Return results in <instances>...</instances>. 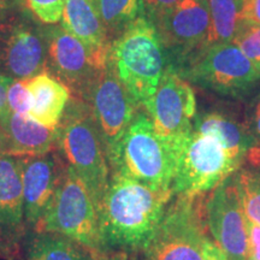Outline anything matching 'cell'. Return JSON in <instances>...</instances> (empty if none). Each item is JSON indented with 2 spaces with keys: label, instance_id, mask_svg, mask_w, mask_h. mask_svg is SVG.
<instances>
[{
  "label": "cell",
  "instance_id": "obj_1",
  "mask_svg": "<svg viewBox=\"0 0 260 260\" xmlns=\"http://www.w3.org/2000/svg\"><path fill=\"white\" fill-rule=\"evenodd\" d=\"M172 189L155 190L138 181L111 174L98 206L103 252H141L160 225Z\"/></svg>",
  "mask_w": 260,
  "mask_h": 260
},
{
  "label": "cell",
  "instance_id": "obj_2",
  "mask_svg": "<svg viewBox=\"0 0 260 260\" xmlns=\"http://www.w3.org/2000/svg\"><path fill=\"white\" fill-rule=\"evenodd\" d=\"M57 149L87 187L98 209L109 186L111 170L90 107L80 98H70L57 125Z\"/></svg>",
  "mask_w": 260,
  "mask_h": 260
},
{
  "label": "cell",
  "instance_id": "obj_3",
  "mask_svg": "<svg viewBox=\"0 0 260 260\" xmlns=\"http://www.w3.org/2000/svg\"><path fill=\"white\" fill-rule=\"evenodd\" d=\"M109 59L119 81L141 107L155 93L167 70L164 45L157 28L142 14L112 41Z\"/></svg>",
  "mask_w": 260,
  "mask_h": 260
},
{
  "label": "cell",
  "instance_id": "obj_4",
  "mask_svg": "<svg viewBox=\"0 0 260 260\" xmlns=\"http://www.w3.org/2000/svg\"><path fill=\"white\" fill-rule=\"evenodd\" d=\"M106 157L111 174L155 190L172 189L175 154L155 134L153 123L144 110H139Z\"/></svg>",
  "mask_w": 260,
  "mask_h": 260
},
{
  "label": "cell",
  "instance_id": "obj_5",
  "mask_svg": "<svg viewBox=\"0 0 260 260\" xmlns=\"http://www.w3.org/2000/svg\"><path fill=\"white\" fill-rule=\"evenodd\" d=\"M241 162L216 138L193 129L175 152L172 191L198 197L216 189L239 170Z\"/></svg>",
  "mask_w": 260,
  "mask_h": 260
},
{
  "label": "cell",
  "instance_id": "obj_6",
  "mask_svg": "<svg viewBox=\"0 0 260 260\" xmlns=\"http://www.w3.org/2000/svg\"><path fill=\"white\" fill-rule=\"evenodd\" d=\"M199 197L177 195L170 203L154 236L141 251V260H204L209 239Z\"/></svg>",
  "mask_w": 260,
  "mask_h": 260
},
{
  "label": "cell",
  "instance_id": "obj_7",
  "mask_svg": "<svg viewBox=\"0 0 260 260\" xmlns=\"http://www.w3.org/2000/svg\"><path fill=\"white\" fill-rule=\"evenodd\" d=\"M40 230L63 234L89 249L103 252L95 204L81 178L68 165Z\"/></svg>",
  "mask_w": 260,
  "mask_h": 260
},
{
  "label": "cell",
  "instance_id": "obj_8",
  "mask_svg": "<svg viewBox=\"0 0 260 260\" xmlns=\"http://www.w3.org/2000/svg\"><path fill=\"white\" fill-rule=\"evenodd\" d=\"M142 107L153 123L155 134L175 154L193 132L197 116V99L189 81L172 67L167 68L155 93Z\"/></svg>",
  "mask_w": 260,
  "mask_h": 260
},
{
  "label": "cell",
  "instance_id": "obj_9",
  "mask_svg": "<svg viewBox=\"0 0 260 260\" xmlns=\"http://www.w3.org/2000/svg\"><path fill=\"white\" fill-rule=\"evenodd\" d=\"M184 79L223 95L239 96L260 80V67L235 44L224 42L201 50Z\"/></svg>",
  "mask_w": 260,
  "mask_h": 260
},
{
  "label": "cell",
  "instance_id": "obj_10",
  "mask_svg": "<svg viewBox=\"0 0 260 260\" xmlns=\"http://www.w3.org/2000/svg\"><path fill=\"white\" fill-rule=\"evenodd\" d=\"M81 99L90 107L107 154L141 106L119 81L110 59L98 71Z\"/></svg>",
  "mask_w": 260,
  "mask_h": 260
},
{
  "label": "cell",
  "instance_id": "obj_11",
  "mask_svg": "<svg viewBox=\"0 0 260 260\" xmlns=\"http://www.w3.org/2000/svg\"><path fill=\"white\" fill-rule=\"evenodd\" d=\"M47 64L74 96L82 98L98 71L106 67L109 56H102L87 47L63 27H45Z\"/></svg>",
  "mask_w": 260,
  "mask_h": 260
},
{
  "label": "cell",
  "instance_id": "obj_12",
  "mask_svg": "<svg viewBox=\"0 0 260 260\" xmlns=\"http://www.w3.org/2000/svg\"><path fill=\"white\" fill-rule=\"evenodd\" d=\"M205 220L214 243L228 260H248L247 218L237 195L234 175L213 189L205 205Z\"/></svg>",
  "mask_w": 260,
  "mask_h": 260
},
{
  "label": "cell",
  "instance_id": "obj_13",
  "mask_svg": "<svg viewBox=\"0 0 260 260\" xmlns=\"http://www.w3.org/2000/svg\"><path fill=\"white\" fill-rule=\"evenodd\" d=\"M22 161L18 155H0V259L4 260H22L27 235Z\"/></svg>",
  "mask_w": 260,
  "mask_h": 260
},
{
  "label": "cell",
  "instance_id": "obj_14",
  "mask_svg": "<svg viewBox=\"0 0 260 260\" xmlns=\"http://www.w3.org/2000/svg\"><path fill=\"white\" fill-rule=\"evenodd\" d=\"M47 65V41L44 28L27 21L0 25V68L15 80H30Z\"/></svg>",
  "mask_w": 260,
  "mask_h": 260
},
{
  "label": "cell",
  "instance_id": "obj_15",
  "mask_svg": "<svg viewBox=\"0 0 260 260\" xmlns=\"http://www.w3.org/2000/svg\"><path fill=\"white\" fill-rule=\"evenodd\" d=\"M67 169L58 149L23 157L22 189L27 233L40 230Z\"/></svg>",
  "mask_w": 260,
  "mask_h": 260
},
{
  "label": "cell",
  "instance_id": "obj_16",
  "mask_svg": "<svg viewBox=\"0 0 260 260\" xmlns=\"http://www.w3.org/2000/svg\"><path fill=\"white\" fill-rule=\"evenodd\" d=\"M162 45L184 53L206 45L210 30L207 0H181L153 22Z\"/></svg>",
  "mask_w": 260,
  "mask_h": 260
},
{
  "label": "cell",
  "instance_id": "obj_17",
  "mask_svg": "<svg viewBox=\"0 0 260 260\" xmlns=\"http://www.w3.org/2000/svg\"><path fill=\"white\" fill-rule=\"evenodd\" d=\"M0 128L8 141V154L32 157L57 149V128H47L29 116L9 110L0 118Z\"/></svg>",
  "mask_w": 260,
  "mask_h": 260
},
{
  "label": "cell",
  "instance_id": "obj_18",
  "mask_svg": "<svg viewBox=\"0 0 260 260\" xmlns=\"http://www.w3.org/2000/svg\"><path fill=\"white\" fill-rule=\"evenodd\" d=\"M61 27L102 56H109L111 41L93 0H65Z\"/></svg>",
  "mask_w": 260,
  "mask_h": 260
},
{
  "label": "cell",
  "instance_id": "obj_19",
  "mask_svg": "<svg viewBox=\"0 0 260 260\" xmlns=\"http://www.w3.org/2000/svg\"><path fill=\"white\" fill-rule=\"evenodd\" d=\"M27 87L31 96L29 117L47 128L56 129L70 102V89L46 70L27 80Z\"/></svg>",
  "mask_w": 260,
  "mask_h": 260
},
{
  "label": "cell",
  "instance_id": "obj_20",
  "mask_svg": "<svg viewBox=\"0 0 260 260\" xmlns=\"http://www.w3.org/2000/svg\"><path fill=\"white\" fill-rule=\"evenodd\" d=\"M99 253L63 234L40 230L27 233L22 260H95Z\"/></svg>",
  "mask_w": 260,
  "mask_h": 260
},
{
  "label": "cell",
  "instance_id": "obj_21",
  "mask_svg": "<svg viewBox=\"0 0 260 260\" xmlns=\"http://www.w3.org/2000/svg\"><path fill=\"white\" fill-rule=\"evenodd\" d=\"M193 129L216 138L230 153L243 160L255 146L247 130L232 116L220 111H210L195 116Z\"/></svg>",
  "mask_w": 260,
  "mask_h": 260
},
{
  "label": "cell",
  "instance_id": "obj_22",
  "mask_svg": "<svg viewBox=\"0 0 260 260\" xmlns=\"http://www.w3.org/2000/svg\"><path fill=\"white\" fill-rule=\"evenodd\" d=\"M242 2L243 0H207L210 30L204 48L224 42H233L242 24Z\"/></svg>",
  "mask_w": 260,
  "mask_h": 260
},
{
  "label": "cell",
  "instance_id": "obj_23",
  "mask_svg": "<svg viewBox=\"0 0 260 260\" xmlns=\"http://www.w3.org/2000/svg\"><path fill=\"white\" fill-rule=\"evenodd\" d=\"M94 4L111 44L141 15L140 0H94Z\"/></svg>",
  "mask_w": 260,
  "mask_h": 260
},
{
  "label": "cell",
  "instance_id": "obj_24",
  "mask_svg": "<svg viewBox=\"0 0 260 260\" xmlns=\"http://www.w3.org/2000/svg\"><path fill=\"white\" fill-rule=\"evenodd\" d=\"M234 181L246 218L260 225V169H243Z\"/></svg>",
  "mask_w": 260,
  "mask_h": 260
},
{
  "label": "cell",
  "instance_id": "obj_25",
  "mask_svg": "<svg viewBox=\"0 0 260 260\" xmlns=\"http://www.w3.org/2000/svg\"><path fill=\"white\" fill-rule=\"evenodd\" d=\"M233 44H235L249 60L260 67V25L242 22Z\"/></svg>",
  "mask_w": 260,
  "mask_h": 260
},
{
  "label": "cell",
  "instance_id": "obj_26",
  "mask_svg": "<svg viewBox=\"0 0 260 260\" xmlns=\"http://www.w3.org/2000/svg\"><path fill=\"white\" fill-rule=\"evenodd\" d=\"M8 106L11 112L29 116L31 110V96L27 87V80H15L8 88Z\"/></svg>",
  "mask_w": 260,
  "mask_h": 260
},
{
  "label": "cell",
  "instance_id": "obj_27",
  "mask_svg": "<svg viewBox=\"0 0 260 260\" xmlns=\"http://www.w3.org/2000/svg\"><path fill=\"white\" fill-rule=\"evenodd\" d=\"M30 11L44 24H56L61 21L65 0H27Z\"/></svg>",
  "mask_w": 260,
  "mask_h": 260
},
{
  "label": "cell",
  "instance_id": "obj_28",
  "mask_svg": "<svg viewBox=\"0 0 260 260\" xmlns=\"http://www.w3.org/2000/svg\"><path fill=\"white\" fill-rule=\"evenodd\" d=\"M180 2L181 0H140L141 14L154 22Z\"/></svg>",
  "mask_w": 260,
  "mask_h": 260
},
{
  "label": "cell",
  "instance_id": "obj_29",
  "mask_svg": "<svg viewBox=\"0 0 260 260\" xmlns=\"http://www.w3.org/2000/svg\"><path fill=\"white\" fill-rule=\"evenodd\" d=\"M245 125L255 141V146H260V95L252 103Z\"/></svg>",
  "mask_w": 260,
  "mask_h": 260
},
{
  "label": "cell",
  "instance_id": "obj_30",
  "mask_svg": "<svg viewBox=\"0 0 260 260\" xmlns=\"http://www.w3.org/2000/svg\"><path fill=\"white\" fill-rule=\"evenodd\" d=\"M248 260H260V225L247 219Z\"/></svg>",
  "mask_w": 260,
  "mask_h": 260
},
{
  "label": "cell",
  "instance_id": "obj_31",
  "mask_svg": "<svg viewBox=\"0 0 260 260\" xmlns=\"http://www.w3.org/2000/svg\"><path fill=\"white\" fill-rule=\"evenodd\" d=\"M242 22L260 25V0H243Z\"/></svg>",
  "mask_w": 260,
  "mask_h": 260
},
{
  "label": "cell",
  "instance_id": "obj_32",
  "mask_svg": "<svg viewBox=\"0 0 260 260\" xmlns=\"http://www.w3.org/2000/svg\"><path fill=\"white\" fill-rule=\"evenodd\" d=\"M14 79L8 75L0 74V118L9 111L8 106V88Z\"/></svg>",
  "mask_w": 260,
  "mask_h": 260
},
{
  "label": "cell",
  "instance_id": "obj_33",
  "mask_svg": "<svg viewBox=\"0 0 260 260\" xmlns=\"http://www.w3.org/2000/svg\"><path fill=\"white\" fill-rule=\"evenodd\" d=\"M204 260H228V258L216 243L207 240L204 248Z\"/></svg>",
  "mask_w": 260,
  "mask_h": 260
},
{
  "label": "cell",
  "instance_id": "obj_34",
  "mask_svg": "<svg viewBox=\"0 0 260 260\" xmlns=\"http://www.w3.org/2000/svg\"><path fill=\"white\" fill-rule=\"evenodd\" d=\"M95 260H129L125 252H102Z\"/></svg>",
  "mask_w": 260,
  "mask_h": 260
},
{
  "label": "cell",
  "instance_id": "obj_35",
  "mask_svg": "<svg viewBox=\"0 0 260 260\" xmlns=\"http://www.w3.org/2000/svg\"><path fill=\"white\" fill-rule=\"evenodd\" d=\"M9 147H8V141H6V136L3 132V129L0 128V155L8 154Z\"/></svg>",
  "mask_w": 260,
  "mask_h": 260
},
{
  "label": "cell",
  "instance_id": "obj_36",
  "mask_svg": "<svg viewBox=\"0 0 260 260\" xmlns=\"http://www.w3.org/2000/svg\"><path fill=\"white\" fill-rule=\"evenodd\" d=\"M249 159L252 161H254L255 164L256 162H260V146H255L254 148L251 151V154H249Z\"/></svg>",
  "mask_w": 260,
  "mask_h": 260
},
{
  "label": "cell",
  "instance_id": "obj_37",
  "mask_svg": "<svg viewBox=\"0 0 260 260\" xmlns=\"http://www.w3.org/2000/svg\"><path fill=\"white\" fill-rule=\"evenodd\" d=\"M12 0H0V11H3V10L8 8Z\"/></svg>",
  "mask_w": 260,
  "mask_h": 260
},
{
  "label": "cell",
  "instance_id": "obj_38",
  "mask_svg": "<svg viewBox=\"0 0 260 260\" xmlns=\"http://www.w3.org/2000/svg\"><path fill=\"white\" fill-rule=\"evenodd\" d=\"M93 2H94V0H93Z\"/></svg>",
  "mask_w": 260,
  "mask_h": 260
}]
</instances>
